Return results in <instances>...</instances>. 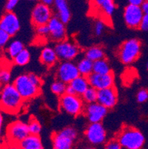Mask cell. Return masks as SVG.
I'll return each instance as SVG.
<instances>
[{
    "instance_id": "obj_1",
    "label": "cell",
    "mask_w": 148,
    "mask_h": 149,
    "mask_svg": "<svg viewBox=\"0 0 148 149\" xmlns=\"http://www.w3.org/2000/svg\"><path fill=\"white\" fill-rule=\"evenodd\" d=\"M22 97L13 84H8L0 90V109L10 114H16L23 105Z\"/></svg>"
},
{
    "instance_id": "obj_2",
    "label": "cell",
    "mask_w": 148,
    "mask_h": 149,
    "mask_svg": "<svg viewBox=\"0 0 148 149\" xmlns=\"http://www.w3.org/2000/svg\"><path fill=\"white\" fill-rule=\"evenodd\" d=\"M119 139L122 148L140 149L145 143V138L142 132L131 126H123L118 133Z\"/></svg>"
},
{
    "instance_id": "obj_3",
    "label": "cell",
    "mask_w": 148,
    "mask_h": 149,
    "mask_svg": "<svg viewBox=\"0 0 148 149\" xmlns=\"http://www.w3.org/2000/svg\"><path fill=\"white\" fill-rule=\"evenodd\" d=\"M142 51V43L138 39H130L122 43L117 51L119 60L124 65L133 63L139 57Z\"/></svg>"
},
{
    "instance_id": "obj_4",
    "label": "cell",
    "mask_w": 148,
    "mask_h": 149,
    "mask_svg": "<svg viewBox=\"0 0 148 149\" xmlns=\"http://www.w3.org/2000/svg\"><path fill=\"white\" fill-rule=\"evenodd\" d=\"M85 102L81 96L65 93L59 98V108L62 111L73 116L84 113Z\"/></svg>"
},
{
    "instance_id": "obj_5",
    "label": "cell",
    "mask_w": 148,
    "mask_h": 149,
    "mask_svg": "<svg viewBox=\"0 0 148 149\" xmlns=\"http://www.w3.org/2000/svg\"><path fill=\"white\" fill-rule=\"evenodd\" d=\"M13 85L24 100H32L40 93L41 87L30 79L28 74H22L16 77Z\"/></svg>"
},
{
    "instance_id": "obj_6",
    "label": "cell",
    "mask_w": 148,
    "mask_h": 149,
    "mask_svg": "<svg viewBox=\"0 0 148 149\" xmlns=\"http://www.w3.org/2000/svg\"><path fill=\"white\" fill-rule=\"evenodd\" d=\"M78 133L73 127H67L52 135L53 147L55 149H70L76 140Z\"/></svg>"
},
{
    "instance_id": "obj_7",
    "label": "cell",
    "mask_w": 148,
    "mask_h": 149,
    "mask_svg": "<svg viewBox=\"0 0 148 149\" xmlns=\"http://www.w3.org/2000/svg\"><path fill=\"white\" fill-rule=\"evenodd\" d=\"M85 139L90 145L100 146L107 140V132L101 123H90L85 131Z\"/></svg>"
},
{
    "instance_id": "obj_8",
    "label": "cell",
    "mask_w": 148,
    "mask_h": 149,
    "mask_svg": "<svg viewBox=\"0 0 148 149\" xmlns=\"http://www.w3.org/2000/svg\"><path fill=\"white\" fill-rule=\"evenodd\" d=\"M30 134L28 125L22 121H15L7 128V137L10 143L19 147L24 138Z\"/></svg>"
},
{
    "instance_id": "obj_9",
    "label": "cell",
    "mask_w": 148,
    "mask_h": 149,
    "mask_svg": "<svg viewBox=\"0 0 148 149\" xmlns=\"http://www.w3.org/2000/svg\"><path fill=\"white\" fill-rule=\"evenodd\" d=\"M54 49L61 61L73 60L80 53V48L78 45L67 40L57 42Z\"/></svg>"
},
{
    "instance_id": "obj_10",
    "label": "cell",
    "mask_w": 148,
    "mask_h": 149,
    "mask_svg": "<svg viewBox=\"0 0 148 149\" xmlns=\"http://www.w3.org/2000/svg\"><path fill=\"white\" fill-rule=\"evenodd\" d=\"M142 6L129 4L124 8L123 17L124 22L129 28L138 29L144 17Z\"/></svg>"
},
{
    "instance_id": "obj_11",
    "label": "cell",
    "mask_w": 148,
    "mask_h": 149,
    "mask_svg": "<svg viewBox=\"0 0 148 149\" xmlns=\"http://www.w3.org/2000/svg\"><path fill=\"white\" fill-rule=\"evenodd\" d=\"M53 17L54 13L51 6L39 2L36 4L33 9L31 13V22L34 27L47 25Z\"/></svg>"
},
{
    "instance_id": "obj_12",
    "label": "cell",
    "mask_w": 148,
    "mask_h": 149,
    "mask_svg": "<svg viewBox=\"0 0 148 149\" xmlns=\"http://www.w3.org/2000/svg\"><path fill=\"white\" fill-rule=\"evenodd\" d=\"M56 78L69 84L80 75L77 65L72 61H62L56 69Z\"/></svg>"
},
{
    "instance_id": "obj_13",
    "label": "cell",
    "mask_w": 148,
    "mask_h": 149,
    "mask_svg": "<svg viewBox=\"0 0 148 149\" xmlns=\"http://www.w3.org/2000/svg\"><path fill=\"white\" fill-rule=\"evenodd\" d=\"M108 108L101 105L98 102L85 105L84 113L90 123H101L107 116Z\"/></svg>"
},
{
    "instance_id": "obj_14",
    "label": "cell",
    "mask_w": 148,
    "mask_h": 149,
    "mask_svg": "<svg viewBox=\"0 0 148 149\" xmlns=\"http://www.w3.org/2000/svg\"><path fill=\"white\" fill-rule=\"evenodd\" d=\"M91 9L103 19H109L116 10L115 0H90Z\"/></svg>"
},
{
    "instance_id": "obj_15",
    "label": "cell",
    "mask_w": 148,
    "mask_h": 149,
    "mask_svg": "<svg viewBox=\"0 0 148 149\" xmlns=\"http://www.w3.org/2000/svg\"><path fill=\"white\" fill-rule=\"evenodd\" d=\"M90 86L94 88L96 90L107 88L114 86L115 78L112 72L108 74H97L93 72L88 77Z\"/></svg>"
},
{
    "instance_id": "obj_16",
    "label": "cell",
    "mask_w": 148,
    "mask_h": 149,
    "mask_svg": "<svg viewBox=\"0 0 148 149\" xmlns=\"http://www.w3.org/2000/svg\"><path fill=\"white\" fill-rule=\"evenodd\" d=\"M50 30L49 37L52 41L59 42L66 40L67 38V31L65 24L61 21L56 16L53 17L47 24Z\"/></svg>"
},
{
    "instance_id": "obj_17",
    "label": "cell",
    "mask_w": 148,
    "mask_h": 149,
    "mask_svg": "<svg viewBox=\"0 0 148 149\" xmlns=\"http://www.w3.org/2000/svg\"><path fill=\"white\" fill-rule=\"evenodd\" d=\"M97 102L108 109H112L118 102L117 90L114 86L98 91Z\"/></svg>"
},
{
    "instance_id": "obj_18",
    "label": "cell",
    "mask_w": 148,
    "mask_h": 149,
    "mask_svg": "<svg viewBox=\"0 0 148 149\" xmlns=\"http://www.w3.org/2000/svg\"><path fill=\"white\" fill-rule=\"evenodd\" d=\"M0 28L10 36H14L19 31L20 22L13 12L8 11L0 19Z\"/></svg>"
},
{
    "instance_id": "obj_19",
    "label": "cell",
    "mask_w": 148,
    "mask_h": 149,
    "mask_svg": "<svg viewBox=\"0 0 148 149\" xmlns=\"http://www.w3.org/2000/svg\"><path fill=\"white\" fill-rule=\"evenodd\" d=\"M54 6L56 10V16L65 24H67L71 18V13L67 0H55Z\"/></svg>"
},
{
    "instance_id": "obj_20",
    "label": "cell",
    "mask_w": 148,
    "mask_h": 149,
    "mask_svg": "<svg viewBox=\"0 0 148 149\" xmlns=\"http://www.w3.org/2000/svg\"><path fill=\"white\" fill-rule=\"evenodd\" d=\"M39 60L41 63L47 68H52L56 65L59 60V57L57 56L54 48L51 47H45L41 51Z\"/></svg>"
},
{
    "instance_id": "obj_21",
    "label": "cell",
    "mask_w": 148,
    "mask_h": 149,
    "mask_svg": "<svg viewBox=\"0 0 148 149\" xmlns=\"http://www.w3.org/2000/svg\"><path fill=\"white\" fill-rule=\"evenodd\" d=\"M73 88L76 95L81 96L85 93V91L90 87V84L87 77L79 75L71 82L67 84Z\"/></svg>"
},
{
    "instance_id": "obj_22",
    "label": "cell",
    "mask_w": 148,
    "mask_h": 149,
    "mask_svg": "<svg viewBox=\"0 0 148 149\" xmlns=\"http://www.w3.org/2000/svg\"><path fill=\"white\" fill-rule=\"evenodd\" d=\"M18 148L22 149H42L43 145L39 135L30 134L22 141Z\"/></svg>"
},
{
    "instance_id": "obj_23",
    "label": "cell",
    "mask_w": 148,
    "mask_h": 149,
    "mask_svg": "<svg viewBox=\"0 0 148 149\" xmlns=\"http://www.w3.org/2000/svg\"><path fill=\"white\" fill-rule=\"evenodd\" d=\"M76 65L80 75L88 77L93 72V62L85 56L80 59Z\"/></svg>"
},
{
    "instance_id": "obj_24",
    "label": "cell",
    "mask_w": 148,
    "mask_h": 149,
    "mask_svg": "<svg viewBox=\"0 0 148 149\" xmlns=\"http://www.w3.org/2000/svg\"><path fill=\"white\" fill-rule=\"evenodd\" d=\"M85 56L89 59L90 60L95 62V61L105 57V54H104V49L101 46L93 45L86 50Z\"/></svg>"
},
{
    "instance_id": "obj_25",
    "label": "cell",
    "mask_w": 148,
    "mask_h": 149,
    "mask_svg": "<svg viewBox=\"0 0 148 149\" xmlns=\"http://www.w3.org/2000/svg\"><path fill=\"white\" fill-rule=\"evenodd\" d=\"M93 72L97 74H108L112 72L109 62L105 58L93 62Z\"/></svg>"
},
{
    "instance_id": "obj_26",
    "label": "cell",
    "mask_w": 148,
    "mask_h": 149,
    "mask_svg": "<svg viewBox=\"0 0 148 149\" xmlns=\"http://www.w3.org/2000/svg\"><path fill=\"white\" fill-rule=\"evenodd\" d=\"M67 84L65 83L62 81L57 79L54 81L51 85V91L56 96L60 97L63 94L66 93V89H67Z\"/></svg>"
},
{
    "instance_id": "obj_27",
    "label": "cell",
    "mask_w": 148,
    "mask_h": 149,
    "mask_svg": "<svg viewBox=\"0 0 148 149\" xmlns=\"http://www.w3.org/2000/svg\"><path fill=\"white\" fill-rule=\"evenodd\" d=\"M81 98L84 102L86 104L93 103L97 102L98 98V90L90 86L85 91V93L81 95Z\"/></svg>"
},
{
    "instance_id": "obj_28",
    "label": "cell",
    "mask_w": 148,
    "mask_h": 149,
    "mask_svg": "<svg viewBox=\"0 0 148 149\" xmlns=\"http://www.w3.org/2000/svg\"><path fill=\"white\" fill-rule=\"evenodd\" d=\"M30 59H31V54L29 51L25 48H24L13 58L15 64L19 66H24L27 65L30 62Z\"/></svg>"
},
{
    "instance_id": "obj_29",
    "label": "cell",
    "mask_w": 148,
    "mask_h": 149,
    "mask_svg": "<svg viewBox=\"0 0 148 149\" xmlns=\"http://www.w3.org/2000/svg\"><path fill=\"white\" fill-rule=\"evenodd\" d=\"M24 45L22 42L19 41V40H14L12 42L10 43V45H8V52L9 56L11 58H14L15 56L21 52L23 49H24Z\"/></svg>"
},
{
    "instance_id": "obj_30",
    "label": "cell",
    "mask_w": 148,
    "mask_h": 149,
    "mask_svg": "<svg viewBox=\"0 0 148 149\" xmlns=\"http://www.w3.org/2000/svg\"><path fill=\"white\" fill-rule=\"evenodd\" d=\"M10 79H11V74L9 69L5 68H0V87L9 84Z\"/></svg>"
},
{
    "instance_id": "obj_31",
    "label": "cell",
    "mask_w": 148,
    "mask_h": 149,
    "mask_svg": "<svg viewBox=\"0 0 148 149\" xmlns=\"http://www.w3.org/2000/svg\"><path fill=\"white\" fill-rule=\"evenodd\" d=\"M28 130L31 134L39 135L42 131V125L35 118H32L28 123Z\"/></svg>"
},
{
    "instance_id": "obj_32",
    "label": "cell",
    "mask_w": 148,
    "mask_h": 149,
    "mask_svg": "<svg viewBox=\"0 0 148 149\" xmlns=\"http://www.w3.org/2000/svg\"><path fill=\"white\" fill-rule=\"evenodd\" d=\"M106 28V23L104 20L99 19L96 22L94 25V33L96 36H99L102 35Z\"/></svg>"
},
{
    "instance_id": "obj_33",
    "label": "cell",
    "mask_w": 148,
    "mask_h": 149,
    "mask_svg": "<svg viewBox=\"0 0 148 149\" xmlns=\"http://www.w3.org/2000/svg\"><path fill=\"white\" fill-rule=\"evenodd\" d=\"M104 148L106 149H121L122 148L119 139L117 138L109 139L108 142H106L104 144Z\"/></svg>"
},
{
    "instance_id": "obj_34",
    "label": "cell",
    "mask_w": 148,
    "mask_h": 149,
    "mask_svg": "<svg viewBox=\"0 0 148 149\" xmlns=\"http://www.w3.org/2000/svg\"><path fill=\"white\" fill-rule=\"evenodd\" d=\"M36 32L40 37H47L50 35V30L47 25H39L36 27Z\"/></svg>"
},
{
    "instance_id": "obj_35",
    "label": "cell",
    "mask_w": 148,
    "mask_h": 149,
    "mask_svg": "<svg viewBox=\"0 0 148 149\" xmlns=\"http://www.w3.org/2000/svg\"><path fill=\"white\" fill-rule=\"evenodd\" d=\"M136 100L138 103H144L148 100V91L142 88L138 91L136 95Z\"/></svg>"
},
{
    "instance_id": "obj_36",
    "label": "cell",
    "mask_w": 148,
    "mask_h": 149,
    "mask_svg": "<svg viewBox=\"0 0 148 149\" xmlns=\"http://www.w3.org/2000/svg\"><path fill=\"white\" fill-rule=\"evenodd\" d=\"M10 36L6 31L0 28V48H4L10 40Z\"/></svg>"
},
{
    "instance_id": "obj_37",
    "label": "cell",
    "mask_w": 148,
    "mask_h": 149,
    "mask_svg": "<svg viewBox=\"0 0 148 149\" xmlns=\"http://www.w3.org/2000/svg\"><path fill=\"white\" fill-rule=\"evenodd\" d=\"M19 1L20 0H8L6 6H5L7 11H12Z\"/></svg>"
},
{
    "instance_id": "obj_38",
    "label": "cell",
    "mask_w": 148,
    "mask_h": 149,
    "mask_svg": "<svg viewBox=\"0 0 148 149\" xmlns=\"http://www.w3.org/2000/svg\"><path fill=\"white\" fill-rule=\"evenodd\" d=\"M139 29L144 31H148V14H144Z\"/></svg>"
},
{
    "instance_id": "obj_39",
    "label": "cell",
    "mask_w": 148,
    "mask_h": 149,
    "mask_svg": "<svg viewBox=\"0 0 148 149\" xmlns=\"http://www.w3.org/2000/svg\"><path fill=\"white\" fill-rule=\"evenodd\" d=\"M129 4L131 5H139L142 6V4L145 2V0H127Z\"/></svg>"
},
{
    "instance_id": "obj_40",
    "label": "cell",
    "mask_w": 148,
    "mask_h": 149,
    "mask_svg": "<svg viewBox=\"0 0 148 149\" xmlns=\"http://www.w3.org/2000/svg\"><path fill=\"white\" fill-rule=\"evenodd\" d=\"M142 8L145 14H148V1H145L142 5Z\"/></svg>"
},
{
    "instance_id": "obj_41",
    "label": "cell",
    "mask_w": 148,
    "mask_h": 149,
    "mask_svg": "<svg viewBox=\"0 0 148 149\" xmlns=\"http://www.w3.org/2000/svg\"><path fill=\"white\" fill-rule=\"evenodd\" d=\"M39 1L42 3L48 5V6H52V5H54V2H55V0H39Z\"/></svg>"
},
{
    "instance_id": "obj_42",
    "label": "cell",
    "mask_w": 148,
    "mask_h": 149,
    "mask_svg": "<svg viewBox=\"0 0 148 149\" xmlns=\"http://www.w3.org/2000/svg\"><path fill=\"white\" fill-rule=\"evenodd\" d=\"M2 123H3V118H2V113H1V111H0V134H1V133H2Z\"/></svg>"
},
{
    "instance_id": "obj_43",
    "label": "cell",
    "mask_w": 148,
    "mask_h": 149,
    "mask_svg": "<svg viewBox=\"0 0 148 149\" xmlns=\"http://www.w3.org/2000/svg\"><path fill=\"white\" fill-rule=\"evenodd\" d=\"M146 68H147V70H148V61H147V64H146Z\"/></svg>"
},
{
    "instance_id": "obj_44",
    "label": "cell",
    "mask_w": 148,
    "mask_h": 149,
    "mask_svg": "<svg viewBox=\"0 0 148 149\" xmlns=\"http://www.w3.org/2000/svg\"><path fill=\"white\" fill-rule=\"evenodd\" d=\"M28 1H31V2H34V1H36V0H28Z\"/></svg>"
},
{
    "instance_id": "obj_45",
    "label": "cell",
    "mask_w": 148,
    "mask_h": 149,
    "mask_svg": "<svg viewBox=\"0 0 148 149\" xmlns=\"http://www.w3.org/2000/svg\"><path fill=\"white\" fill-rule=\"evenodd\" d=\"M1 143H2V139H1V138H0V145H1Z\"/></svg>"
},
{
    "instance_id": "obj_46",
    "label": "cell",
    "mask_w": 148,
    "mask_h": 149,
    "mask_svg": "<svg viewBox=\"0 0 148 149\" xmlns=\"http://www.w3.org/2000/svg\"><path fill=\"white\" fill-rule=\"evenodd\" d=\"M145 1H148V0H145Z\"/></svg>"
}]
</instances>
